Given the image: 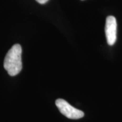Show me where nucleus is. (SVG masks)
I'll list each match as a JSON object with an SVG mask.
<instances>
[{
  "instance_id": "f257e3e1",
  "label": "nucleus",
  "mask_w": 122,
  "mask_h": 122,
  "mask_svg": "<svg viewBox=\"0 0 122 122\" xmlns=\"http://www.w3.org/2000/svg\"><path fill=\"white\" fill-rule=\"evenodd\" d=\"M22 48L19 44H14L9 50L5 57L4 66L10 76H15L22 70Z\"/></svg>"
},
{
  "instance_id": "f03ea898",
  "label": "nucleus",
  "mask_w": 122,
  "mask_h": 122,
  "mask_svg": "<svg viewBox=\"0 0 122 122\" xmlns=\"http://www.w3.org/2000/svg\"><path fill=\"white\" fill-rule=\"evenodd\" d=\"M56 105L60 112L67 118L71 119H78L84 116V113L70 105L66 100L58 98L56 100Z\"/></svg>"
},
{
  "instance_id": "7ed1b4c3",
  "label": "nucleus",
  "mask_w": 122,
  "mask_h": 122,
  "mask_svg": "<svg viewBox=\"0 0 122 122\" xmlns=\"http://www.w3.org/2000/svg\"><path fill=\"white\" fill-rule=\"evenodd\" d=\"M105 35L108 44L114 45L117 39V21L113 16H109L106 19Z\"/></svg>"
},
{
  "instance_id": "20e7f679",
  "label": "nucleus",
  "mask_w": 122,
  "mask_h": 122,
  "mask_svg": "<svg viewBox=\"0 0 122 122\" xmlns=\"http://www.w3.org/2000/svg\"><path fill=\"white\" fill-rule=\"evenodd\" d=\"M38 3L41 4H46V2H48V0H36Z\"/></svg>"
}]
</instances>
